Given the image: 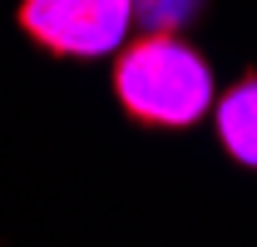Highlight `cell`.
Wrapping results in <instances>:
<instances>
[{
  "instance_id": "6da1fadb",
  "label": "cell",
  "mask_w": 257,
  "mask_h": 247,
  "mask_svg": "<svg viewBox=\"0 0 257 247\" xmlns=\"http://www.w3.org/2000/svg\"><path fill=\"white\" fill-rule=\"evenodd\" d=\"M109 79L119 109L144 129H193L218 99L213 64L173 30H139L124 40Z\"/></svg>"
},
{
  "instance_id": "3957f363",
  "label": "cell",
  "mask_w": 257,
  "mask_h": 247,
  "mask_svg": "<svg viewBox=\"0 0 257 247\" xmlns=\"http://www.w3.org/2000/svg\"><path fill=\"white\" fill-rule=\"evenodd\" d=\"M213 129L232 163L257 168V74H242L227 94L213 99Z\"/></svg>"
},
{
  "instance_id": "277c9868",
  "label": "cell",
  "mask_w": 257,
  "mask_h": 247,
  "mask_svg": "<svg viewBox=\"0 0 257 247\" xmlns=\"http://www.w3.org/2000/svg\"><path fill=\"white\" fill-rule=\"evenodd\" d=\"M128 5H134V25L173 30V35H183L198 20V10H203V0H128Z\"/></svg>"
},
{
  "instance_id": "7a4b0ae2",
  "label": "cell",
  "mask_w": 257,
  "mask_h": 247,
  "mask_svg": "<svg viewBox=\"0 0 257 247\" xmlns=\"http://www.w3.org/2000/svg\"><path fill=\"white\" fill-rule=\"evenodd\" d=\"M15 25L55 60H104L134 30L128 0H20Z\"/></svg>"
}]
</instances>
